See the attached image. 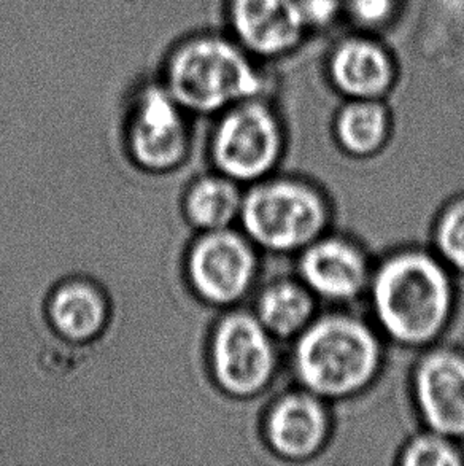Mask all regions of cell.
I'll return each instance as SVG.
<instances>
[{
    "mask_svg": "<svg viewBox=\"0 0 464 466\" xmlns=\"http://www.w3.org/2000/svg\"><path fill=\"white\" fill-rule=\"evenodd\" d=\"M377 320L391 339L423 346L442 334L455 308L446 268L425 250L389 255L372 279Z\"/></svg>",
    "mask_w": 464,
    "mask_h": 466,
    "instance_id": "obj_1",
    "label": "cell"
},
{
    "mask_svg": "<svg viewBox=\"0 0 464 466\" xmlns=\"http://www.w3.org/2000/svg\"><path fill=\"white\" fill-rule=\"evenodd\" d=\"M380 342L363 320L329 314L302 329L293 363L306 390L339 400L370 384L380 368Z\"/></svg>",
    "mask_w": 464,
    "mask_h": 466,
    "instance_id": "obj_2",
    "label": "cell"
},
{
    "mask_svg": "<svg viewBox=\"0 0 464 466\" xmlns=\"http://www.w3.org/2000/svg\"><path fill=\"white\" fill-rule=\"evenodd\" d=\"M164 86L185 110L212 114L257 96L263 82L237 45L220 35H195L172 50Z\"/></svg>",
    "mask_w": 464,
    "mask_h": 466,
    "instance_id": "obj_3",
    "label": "cell"
},
{
    "mask_svg": "<svg viewBox=\"0 0 464 466\" xmlns=\"http://www.w3.org/2000/svg\"><path fill=\"white\" fill-rule=\"evenodd\" d=\"M238 215L250 239L272 252L306 248L329 221L327 199L314 187L288 178L251 188Z\"/></svg>",
    "mask_w": 464,
    "mask_h": 466,
    "instance_id": "obj_4",
    "label": "cell"
},
{
    "mask_svg": "<svg viewBox=\"0 0 464 466\" xmlns=\"http://www.w3.org/2000/svg\"><path fill=\"white\" fill-rule=\"evenodd\" d=\"M215 164L234 180L250 182L276 167L282 155V133L276 115L255 101L227 110L215 131Z\"/></svg>",
    "mask_w": 464,
    "mask_h": 466,
    "instance_id": "obj_5",
    "label": "cell"
},
{
    "mask_svg": "<svg viewBox=\"0 0 464 466\" xmlns=\"http://www.w3.org/2000/svg\"><path fill=\"white\" fill-rule=\"evenodd\" d=\"M276 366L270 333L257 317L234 312L220 321L212 342V368L221 389L251 397L269 384Z\"/></svg>",
    "mask_w": 464,
    "mask_h": 466,
    "instance_id": "obj_6",
    "label": "cell"
},
{
    "mask_svg": "<svg viewBox=\"0 0 464 466\" xmlns=\"http://www.w3.org/2000/svg\"><path fill=\"white\" fill-rule=\"evenodd\" d=\"M185 108L163 85H145L134 99L129 123L132 155L148 169H170L188 148Z\"/></svg>",
    "mask_w": 464,
    "mask_h": 466,
    "instance_id": "obj_7",
    "label": "cell"
},
{
    "mask_svg": "<svg viewBox=\"0 0 464 466\" xmlns=\"http://www.w3.org/2000/svg\"><path fill=\"white\" fill-rule=\"evenodd\" d=\"M189 279L204 299L232 304L250 290L257 258L250 244L227 228L208 231L189 255Z\"/></svg>",
    "mask_w": 464,
    "mask_h": 466,
    "instance_id": "obj_8",
    "label": "cell"
},
{
    "mask_svg": "<svg viewBox=\"0 0 464 466\" xmlns=\"http://www.w3.org/2000/svg\"><path fill=\"white\" fill-rule=\"evenodd\" d=\"M415 403L428 429L464 440V353L438 349L415 366Z\"/></svg>",
    "mask_w": 464,
    "mask_h": 466,
    "instance_id": "obj_9",
    "label": "cell"
},
{
    "mask_svg": "<svg viewBox=\"0 0 464 466\" xmlns=\"http://www.w3.org/2000/svg\"><path fill=\"white\" fill-rule=\"evenodd\" d=\"M299 276L315 295L329 301H350L366 289L369 266L363 250L350 240L318 238L304 248Z\"/></svg>",
    "mask_w": 464,
    "mask_h": 466,
    "instance_id": "obj_10",
    "label": "cell"
},
{
    "mask_svg": "<svg viewBox=\"0 0 464 466\" xmlns=\"http://www.w3.org/2000/svg\"><path fill=\"white\" fill-rule=\"evenodd\" d=\"M329 433V416L320 397L295 391L280 398L266 419V438L270 449L287 461L314 457Z\"/></svg>",
    "mask_w": 464,
    "mask_h": 466,
    "instance_id": "obj_11",
    "label": "cell"
},
{
    "mask_svg": "<svg viewBox=\"0 0 464 466\" xmlns=\"http://www.w3.org/2000/svg\"><path fill=\"white\" fill-rule=\"evenodd\" d=\"M229 15L240 44L264 56L295 46L308 23L299 0H231Z\"/></svg>",
    "mask_w": 464,
    "mask_h": 466,
    "instance_id": "obj_12",
    "label": "cell"
},
{
    "mask_svg": "<svg viewBox=\"0 0 464 466\" xmlns=\"http://www.w3.org/2000/svg\"><path fill=\"white\" fill-rule=\"evenodd\" d=\"M331 74L347 95L374 99L388 89L393 67L380 46L366 40H350L334 53Z\"/></svg>",
    "mask_w": 464,
    "mask_h": 466,
    "instance_id": "obj_13",
    "label": "cell"
},
{
    "mask_svg": "<svg viewBox=\"0 0 464 466\" xmlns=\"http://www.w3.org/2000/svg\"><path fill=\"white\" fill-rule=\"evenodd\" d=\"M50 319L67 339H93L106 325L107 306L95 287L74 282L55 293L50 303Z\"/></svg>",
    "mask_w": 464,
    "mask_h": 466,
    "instance_id": "obj_14",
    "label": "cell"
},
{
    "mask_svg": "<svg viewBox=\"0 0 464 466\" xmlns=\"http://www.w3.org/2000/svg\"><path fill=\"white\" fill-rule=\"evenodd\" d=\"M314 308L308 287L278 280L269 285L257 299V320L272 336L289 338L306 328Z\"/></svg>",
    "mask_w": 464,
    "mask_h": 466,
    "instance_id": "obj_15",
    "label": "cell"
},
{
    "mask_svg": "<svg viewBox=\"0 0 464 466\" xmlns=\"http://www.w3.org/2000/svg\"><path fill=\"white\" fill-rule=\"evenodd\" d=\"M387 110L372 99H358L340 110L336 136L346 152L353 157H370L382 148L388 137Z\"/></svg>",
    "mask_w": 464,
    "mask_h": 466,
    "instance_id": "obj_16",
    "label": "cell"
},
{
    "mask_svg": "<svg viewBox=\"0 0 464 466\" xmlns=\"http://www.w3.org/2000/svg\"><path fill=\"white\" fill-rule=\"evenodd\" d=\"M242 208V196L229 177H206L189 189L187 212L196 227L207 231L223 229Z\"/></svg>",
    "mask_w": 464,
    "mask_h": 466,
    "instance_id": "obj_17",
    "label": "cell"
},
{
    "mask_svg": "<svg viewBox=\"0 0 464 466\" xmlns=\"http://www.w3.org/2000/svg\"><path fill=\"white\" fill-rule=\"evenodd\" d=\"M440 258L464 276V198L450 202L433 228Z\"/></svg>",
    "mask_w": 464,
    "mask_h": 466,
    "instance_id": "obj_18",
    "label": "cell"
},
{
    "mask_svg": "<svg viewBox=\"0 0 464 466\" xmlns=\"http://www.w3.org/2000/svg\"><path fill=\"white\" fill-rule=\"evenodd\" d=\"M452 441L450 438L431 430L423 435L415 436L402 451L401 465L461 466L464 457Z\"/></svg>",
    "mask_w": 464,
    "mask_h": 466,
    "instance_id": "obj_19",
    "label": "cell"
},
{
    "mask_svg": "<svg viewBox=\"0 0 464 466\" xmlns=\"http://www.w3.org/2000/svg\"><path fill=\"white\" fill-rule=\"evenodd\" d=\"M348 2L355 18L366 25H377L383 19H387L393 6V0H348Z\"/></svg>",
    "mask_w": 464,
    "mask_h": 466,
    "instance_id": "obj_20",
    "label": "cell"
}]
</instances>
